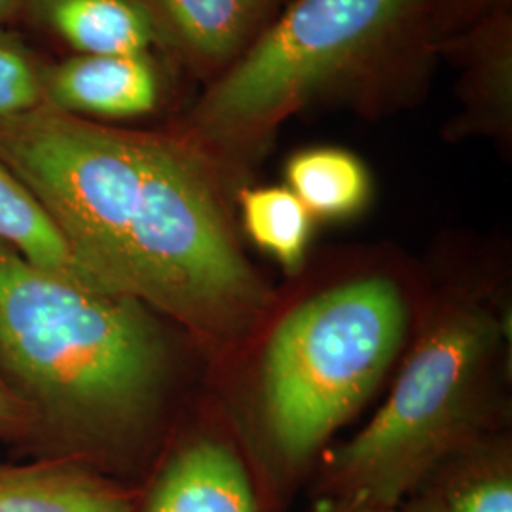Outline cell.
<instances>
[{
	"mask_svg": "<svg viewBox=\"0 0 512 512\" xmlns=\"http://www.w3.org/2000/svg\"><path fill=\"white\" fill-rule=\"evenodd\" d=\"M397 511V509H395ZM363 503L359 499H342V497H321L311 512H395Z\"/></svg>",
	"mask_w": 512,
	"mask_h": 512,
	"instance_id": "cell-19",
	"label": "cell"
},
{
	"mask_svg": "<svg viewBox=\"0 0 512 512\" xmlns=\"http://www.w3.org/2000/svg\"><path fill=\"white\" fill-rule=\"evenodd\" d=\"M167 351L139 300L44 274L0 243V376L33 414L23 448L37 459L143 475Z\"/></svg>",
	"mask_w": 512,
	"mask_h": 512,
	"instance_id": "cell-2",
	"label": "cell"
},
{
	"mask_svg": "<svg viewBox=\"0 0 512 512\" xmlns=\"http://www.w3.org/2000/svg\"><path fill=\"white\" fill-rule=\"evenodd\" d=\"M0 164L110 293L217 344L245 336L268 308L234 232L232 184L169 126L120 128L38 107L0 118Z\"/></svg>",
	"mask_w": 512,
	"mask_h": 512,
	"instance_id": "cell-1",
	"label": "cell"
},
{
	"mask_svg": "<svg viewBox=\"0 0 512 512\" xmlns=\"http://www.w3.org/2000/svg\"><path fill=\"white\" fill-rule=\"evenodd\" d=\"M406 308L384 277L349 281L291 311L262 365L270 476L291 482L376 389L401 346Z\"/></svg>",
	"mask_w": 512,
	"mask_h": 512,
	"instance_id": "cell-5",
	"label": "cell"
},
{
	"mask_svg": "<svg viewBox=\"0 0 512 512\" xmlns=\"http://www.w3.org/2000/svg\"><path fill=\"white\" fill-rule=\"evenodd\" d=\"M416 494L442 512H512L509 444L473 440L444 459Z\"/></svg>",
	"mask_w": 512,
	"mask_h": 512,
	"instance_id": "cell-12",
	"label": "cell"
},
{
	"mask_svg": "<svg viewBox=\"0 0 512 512\" xmlns=\"http://www.w3.org/2000/svg\"><path fill=\"white\" fill-rule=\"evenodd\" d=\"M440 61L458 71V112L442 129L448 141L492 139L512 143V2L501 4L444 38Z\"/></svg>",
	"mask_w": 512,
	"mask_h": 512,
	"instance_id": "cell-7",
	"label": "cell"
},
{
	"mask_svg": "<svg viewBox=\"0 0 512 512\" xmlns=\"http://www.w3.org/2000/svg\"><path fill=\"white\" fill-rule=\"evenodd\" d=\"M239 211L249 238L296 272L306 258L313 234L310 211L287 186L239 188Z\"/></svg>",
	"mask_w": 512,
	"mask_h": 512,
	"instance_id": "cell-15",
	"label": "cell"
},
{
	"mask_svg": "<svg viewBox=\"0 0 512 512\" xmlns=\"http://www.w3.org/2000/svg\"><path fill=\"white\" fill-rule=\"evenodd\" d=\"M499 327L482 306H454L425 329L384 408L330 454L321 497L399 509L444 459L478 439Z\"/></svg>",
	"mask_w": 512,
	"mask_h": 512,
	"instance_id": "cell-4",
	"label": "cell"
},
{
	"mask_svg": "<svg viewBox=\"0 0 512 512\" xmlns=\"http://www.w3.org/2000/svg\"><path fill=\"white\" fill-rule=\"evenodd\" d=\"M23 16L74 55L156 52L152 25L137 0H25Z\"/></svg>",
	"mask_w": 512,
	"mask_h": 512,
	"instance_id": "cell-11",
	"label": "cell"
},
{
	"mask_svg": "<svg viewBox=\"0 0 512 512\" xmlns=\"http://www.w3.org/2000/svg\"><path fill=\"white\" fill-rule=\"evenodd\" d=\"M507 2L512 0H433L435 27L440 42Z\"/></svg>",
	"mask_w": 512,
	"mask_h": 512,
	"instance_id": "cell-17",
	"label": "cell"
},
{
	"mask_svg": "<svg viewBox=\"0 0 512 512\" xmlns=\"http://www.w3.org/2000/svg\"><path fill=\"white\" fill-rule=\"evenodd\" d=\"M139 486L71 459L0 461V512H131Z\"/></svg>",
	"mask_w": 512,
	"mask_h": 512,
	"instance_id": "cell-10",
	"label": "cell"
},
{
	"mask_svg": "<svg viewBox=\"0 0 512 512\" xmlns=\"http://www.w3.org/2000/svg\"><path fill=\"white\" fill-rule=\"evenodd\" d=\"M131 512H264L238 452L217 439H192L150 471Z\"/></svg>",
	"mask_w": 512,
	"mask_h": 512,
	"instance_id": "cell-9",
	"label": "cell"
},
{
	"mask_svg": "<svg viewBox=\"0 0 512 512\" xmlns=\"http://www.w3.org/2000/svg\"><path fill=\"white\" fill-rule=\"evenodd\" d=\"M439 46L433 0H293L169 128L234 184L294 114L382 120L416 109Z\"/></svg>",
	"mask_w": 512,
	"mask_h": 512,
	"instance_id": "cell-3",
	"label": "cell"
},
{
	"mask_svg": "<svg viewBox=\"0 0 512 512\" xmlns=\"http://www.w3.org/2000/svg\"><path fill=\"white\" fill-rule=\"evenodd\" d=\"M40 78L42 107L103 124L158 112L167 82L156 52L71 55L42 65Z\"/></svg>",
	"mask_w": 512,
	"mask_h": 512,
	"instance_id": "cell-8",
	"label": "cell"
},
{
	"mask_svg": "<svg viewBox=\"0 0 512 512\" xmlns=\"http://www.w3.org/2000/svg\"><path fill=\"white\" fill-rule=\"evenodd\" d=\"M395 512H442L439 507L427 499L425 495L414 494L410 499H406L403 505Z\"/></svg>",
	"mask_w": 512,
	"mask_h": 512,
	"instance_id": "cell-21",
	"label": "cell"
},
{
	"mask_svg": "<svg viewBox=\"0 0 512 512\" xmlns=\"http://www.w3.org/2000/svg\"><path fill=\"white\" fill-rule=\"evenodd\" d=\"M33 431V414L29 406L16 397L0 376V439L25 446Z\"/></svg>",
	"mask_w": 512,
	"mask_h": 512,
	"instance_id": "cell-18",
	"label": "cell"
},
{
	"mask_svg": "<svg viewBox=\"0 0 512 512\" xmlns=\"http://www.w3.org/2000/svg\"><path fill=\"white\" fill-rule=\"evenodd\" d=\"M167 63L203 86L219 80L274 23L283 0H137Z\"/></svg>",
	"mask_w": 512,
	"mask_h": 512,
	"instance_id": "cell-6",
	"label": "cell"
},
{
	"mask_svg": "<svg viewBox=\"0 0 512 512\" xmlns=\"http://www.w3.org/2000/svg\"><path fill=\"white\" fill-rule=\"evenodd\" d=\"M0 243L12 247L31 266L74 285L103 289L82 266L46 213L42 203L18 177L0 164ZM107 291V289H105Z\"/></svg>",
	"mask_w": 512,
	"mask_h": 512,
	"instance_id": "cell-13",
	"label": "cell"
},
{
	"mask_svg": "<svg viewBox=\"0 0 512 512\" xmlns=\"http://www.w3.org/2000/svg\"><path fill=\"white\" fill-rule=\"evenodd\" d=\"M25 0H0V29L23 18Z\"/></svg>",
	"mask_w": 512,
	"mask_h": 512,
	"instance_id": "cell-20",
	"label": "cell"
},
{
	"mask_svg": "<svg viewBox=\"0 0 512 512\" xmlns=\"http://www.w3.org/2000/svg\"><path fill=\"white\" fill-rule=\"evenodd\" d=\"M42 65L18 37L0 29V118L42 107Z\"/></svg>",
	"mask_w": 512,
	"mask_h": 512,
	"instance_id": "cell-16",
	"label": "cell"
},
{
	"mask_svg": "<svg viewBox=\"0 0 512 512\" xmlns=\"http://www.w3.org/2000/svg\"><path fill=\"white\" fill-rule=\"evenodd\" d=\"M287 188L313 219H351L365 211L372 196L366 165L346 148L310 147L285 165Z\"/></svg>",
	"mask_w": 512,
	"mask_h": 512,
	"instance_id": "cell-14",
	"label": "cell"
}]
</instances>
